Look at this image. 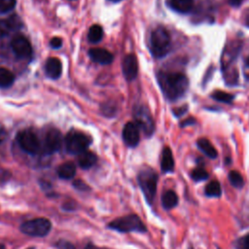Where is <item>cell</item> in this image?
I'll use <instances>...</instances> for the list:
<instances>
[{
	"label": "cell",
	"instance_id": "1",
	"mask_svg": "<svg viewBox=\"0 0 249 249\" xmlns=\"http://www.w3.org/2000/svg\"><path fill=\"white\" fill-rule=\"evenodd\" d=\"M157 78L162 93L169 100H176L187 91L188 79L181 73L160 71Z\"/></svg>",
	"mask_w": 249,
	"mask_h": 249
},
{
	"label": "cell",
	"instance_id": "2",
	"mask_svg": "<svg viewBox=\"0 0 249 249\" xmlns=\"http://www.w3.org/2000/svg\"><path fill=\"white\" fill-rule=\"evenodd\" d=\"M170 49V36L163 27L155 28L150 37V50L153 56L160 58L164 56Z\"/></svg>",
	"mask_w": 249,
	"mask_h": 249
},
{
	"label": "cell",
	"instance_id": "3",
	"mask_svg": "<svg viewBox=\"0 0 249 249\" xmlns=\"http://www.w3.org/2000/svg\"><path fill=\"white\" fill-rule=\"evenodd\" d=\"M138 183L148 203H152L157 192L158 175L149 167L142 169L138 174Z\"/></svg>",
	"mask_w": 249,
	"mask_h": 249
},
{
	"label": "cell",
	"instance_id": "4",
	"mask_svg": "<svg viewBox=\"0 0 249 249\" xmlns=\"http://www.w3.org/2000/svg\"><path fill=\"white\" fill-rule=\"evenodd\" d=\"M65 147L70 154L80 155L87 151V148L90 144V138L84 132L79 130H70L65 136Z\"/></svg>",
	"mask_w": 249,
	"mask_h": 249
},
{
	"label": "cell",
	"instance_id": "5",
	"mask_svg": "<svg viewBox=\"0 0 249 249\" xmlns=\"http://www.w3.org/2000/svg\"><path fill=\"white\" fill-rule=\"evenodd\" d=\"M109 228L121 231V232H129V231H145L146 228L140 218L136 215H127L124 217L118 218L112 221L109 224Z\"/></svg>",
	"mask_w": 249,
	"mask_h": 249
},
{
	"label": "cell",
	"instance_id": "6",
	"mask_svg": "<svg viewBox=\"0 0 249 249\" xmlns=\"http://www.w3.org/2000/svg\"><path fill=\"white\" fill-rule=\"evenodd\" d=\"M134 119L138 128H141L146 136H151L155 130V123L149 108L139 105L134 109Z\"/></svg>",
	"mask_w": 249,
	"mask_h": 249
},
{
	"label": "cell",
	"instance_id": "7",
	"mask_svg": "<svg viewBox=\"0 0 249 249\" xmlns=\"http://www.w3.org/2000/svg\"><path fill=\"white\" fill-rule=\"evenodd\" d=\"M52 229L51 222L46 218H37L24 222L20 226V231L31 236H45Z\"/></svg>",
	"mask_w": 249,
	"mask_h": 249
},
{
	"label": "cell",
	"instance_id": "8",
	"mask_svg": "<svg viewBox=\"0 0 249 249\" xmlns=\"http://www.w3.org/2000/svg\"><path fill=\"white\" fill-rule=\"evenodd\" d=\"M17 141L19 147L26 153L35 155L39 152L41 143L37 135L29 129H23L17 134Z\"/></svg>",
	"mask_w": 249,
	"mask_h": 249
},
{
	"label": "cell",
	"instance_id": "9",
	"mask_svg": "<svg viewBox=\"0 0 249 249\" xmlns=\"http://www.w3.org/2000/svg\"><path fill=\"white\" fill-rule=\"evenodd\" d=\"M11 47L16 55L22 59H30L32 56V47L29 41L22 35H17L13 38Z\"/></svg>",
	"mask_w": 249,
	"mask_h": 249
},
{
	"label": "cell",
	"instance_id": "10",
	"mask_svg": "<svg viewBox=\"0 0 249 249\" xmlns=\"http://www.w3.org/2000/svg\"><path fill=\"white\" fill-rule=\"evenodd\" d=\"M62 138L60 132L55 128H51L47 131L44 138V150L48 154L58 151L61 147Z\"/></svg>",
	"mask_w": 249,
	"mask_h": 249
},
{
	"label": "cell",
	"instance_id": "11",
	"mask_svg": "<svg viewBox=\"0 0 249 249\" xmlns=\"http://www.w3.org/2000/svg\"><path fill=\"white\" fill-rule=\"evenodd\" d=\"M122 70L126 81H132L137 77L138 62L134 54H126L122 63Z\"/></svg>",
	"mask_w": 249,
	"mask_h": 249
},
{
	"label": "cell",
	"instance_id": "12",
	"mask_svg": "<svg viewBox=\"0 0 249 249\" xmlns=\"http://www.w3.org/2000/svg\"><path fill=\"white\" fill-rule=\"evenodd\" d=\"M123 139L124 143L128 147H135L139 143L140 135H139V129L138 126L129 122L126 123L123 128Z\"/></svg>",
	"mask_w": 249,
	"mask_h": 249
},
{
	"label": "cell",
	"instance_id": "13",
	"mask_svg": "<svg viewBox=\"0 0 249 249\" xmlns=\"http://www.w3.org/2000/svg\"><path fill=\"white\" fill-rule=\"evenodd\" d=\"M89 55L94 62L99 64H110L113 61V54L102 48H93L89 51Z\"/></svg>",
	"mask_w": 249,
	"mask_h": 249
},
{
	"label": "cell",
	"instance_id": "14",
	"mask_svg": "<svg viewBox=\"0 0 249 249\" xmlns=\"http://www.w3.org/2000/svg\"><path fill=\"white\" fill-rule=\"evenodd\" d=\"M46 74L52 79H58L62 73V64L57 57H49L45 63Z\"/></svg>",
	"mask_w": 249,
	"mask_h": 249
},
{
	"label": "cell",
	"instance_id": "15",
	"mask_svg": "<svg viewBox=\"0 0 249 249\" xmlns=\"http://www.w3.org/2000/svg\"><path fill=\"white\" fill-rule=\"evenodd\" d=\"M160 167L163 172H172L174 169V159L171 150L168 147H165L162 150Z\"/></svg>",
	"mask_w": 249,
	"mask_h": 249
},
{
	"label": "cell",
	"instance_id": "16",
	"mask_svg": "<svg viewBox=\"0 0 249 249\" xmlns=\"http://www.w3.org/2000/svg\"><path fill=\"white\" fill-rule=\"evenodd\" d=\"M97 160V157L94 153L90 151H85L81 153L78 157V163L80 167L84 169H88L91 167Z\"/></svg>",
	"mask_w": 249,
	"mask_h": 249
},
{
	"label": "cell",
	"instance_id": "17",
	"mask_svg": "<svg viewBox=\"0 0 249 249\" xmlns=\"http://www.w3.org/2000/svg\"><path fill=\"white\" fill-rule=\"evenodd\" d=\"M57 175L61 179H72L76 174V166L73 162H63L57 167Z\"/></svg>",
	"mask_w": 249,
	"mask_h": 249
},
{
	"label": "cell",
	"instance_id": "18",
	"mask_svg": "<svg viewBox=\"0 0 249 249\" xmlns=\"http://www.w3.org/2000/svg\"><path fill=\"white\" fill-rule=\"evenodd\" d=\"M161 204L165 210L172 209L178 204V196L172 190L165 191L161 196Z\"/></svg>",
	"mask_w": 249,
	"mask_h": 249
},
{
	"label": "cell",
	"instance_id": "19",
	"mask_svg": "<svg viewBox=\"0 0 249 249\" xmlns=\"http://www.w3.org/2000/svg\"><path fill=\"white\" fill-rule=\"evenodd\" d=\"M198 149L203 152L208 158L215 159L217 157V151L214 146L206 138H199L196 142Z\"/></svg>",
	"mask_w": 249,
	"mask_h": 249
},
{
	"label": "cell",
	"instance_id": "20",
	"mask_svg": "<svg viewBox=\"0 0 249 249\" xmlns=\"http://www.w3.org/2000/svg\"><path fill=\"white\" fill-rule=\"evenodd\" d=\"M193 0H170L171 8L178 13H188L193 8Z\"/></svg>",
	"mask_w": 249,
	"mask_h": 249
},
{
	"label": "cell",
	"instance_id": "21",
	"mask_svg": "<svg viewBox=\"0 0 249 249\" xmlns=\"http://www.w3.org/2000/svg\"><path fill=\"white\" fill-rule=\"evenodd\" d=\"M15 81L14 74L7 68L0 67V88L6 89L13 85Z\"/></svg>",
	"mask_w": 249,
	"mask_h": 249
},
{
	"label": "cell",
	"instance_id": "22",
	"mask_svg": "<svg viewBox=\"0 0 249 249\" xmlns=\"http://www.w3.org/2000/svg\"><path fill=\"white\" fill-rule=\"evenodd\" d=\"M104 32L102 27L99 24H93L89 27V33H88V39L90 43H98L103 38Z\"/></svg>",
	"mask_w": 249,
	"mask_h": 249
},
{
	"label": "cell",
	"instance_id": "23",
	"mask_svg": "<svg viewBox=\"0 0 249 249\" xmlns=\"http://www.w3.org/2000/svg\"><path fill=\"white\" fill-rule=\"evenodd\" d=\"M204 193L207 196L211 197H218L221 196L222 190H221V185L218 181H211L208 183L205 187Z\"/></svg>",
	"mask_w": 249,
	"mask_h": 249
},
{
	"label": "cell",
	"instance_id": "24",
	"mask_svg": "<svg viewBox=\"0 0 249 249\" xmlns=\"http://www.w3.org/2000/svg\"><path fill=\"white\" fill-rule=\"evenodd\" d=\"M229 181L231 183V185L236 189H240L243 187L244 185V180L241 176V174L235 170H231L229 173Z\"/></svg>",
	"mask_w": 249,
	"mask_h": 249
},
{
	"label": "cell",
	"instance_id": "25",
	"mask_svg": "<svg viewBox=\"0 0 249 249\" xmlns=\"http://www.w3.org/2000/svg\"><path fill=\"white\" fill-rule=\"evenodd\" d=\"M211 97L217 101L224 102V103H231L233 99V95L222 90H214L211 93Z\"/></svg>",
	"mask_w": 249,
	"mask_h": 249
},
{
	"label": "cell",
	"instance_id": "26",
	"mask_svg": "<svg viewBox=\"0 0 249 249\" xmlns=\"http://www.w3.org/2000/svg\"><path fill=\"white\" fill-rule=\"evenodd\" d=\"M192 178L194 181L198 182V181H202L208 178V173L207 171L203 168V167H196L192 171Z\"/></svg>",
	"mask_w": 249,
	"mask_h": 249
},
{
	"label": "cell",
	"instance_id": "27",
	"mask_svg": "<svg viewBox=\"0 0 249 249\" xmlns=\"http://www.w3.org/2000/svg\"><path fill=\"white\" fill-rule=\"evenodd\" d=\"M17 0H0V13L12 11L16 6Z\"/></svg>",
	"mask_w": 249,
	"mask_h": 249
},
{
	"label": "cell",
	"instance_id": "28",
	"mask_svg": "<svg viewBox=\"0 0 249 249\" xmlns=\"http://www.w3.org/2000/svg\"><path fill=\"white\" fill-rule=\"evenodd\" d=\"M234 246L236 249H249V233L238 238Z\"/></svg>",
	"mask_w": 249,
	"mask_h": 249
},
{
	"label": "cell",
	"instance_id": "29",
	"mask_svg": "<svg viewBox=\"0 0 249 249\" xmlns=\"http://www.w3.org/2000/svg\"><path fill=\"white\" fill-rule=\"evenodd\" d=\"M56 246L58 249H75V246L71 242L66 241V240L58 241Z\"/></svg>",
	"mask_w": 249,
	"mask_h": 249
},
{
	"label": "cell",
	"instance_id": "30",
	"mask_svg": "<svg viewBox=\"0 0 249 249\" xmlns=\"http://www.w3.org/2000/svg\"><path fill=\"white\" fill-rule=\"evenodd\" d=\"M114 108H115V105H113V104L105 103L104 105H102V111H103V113H104L105 115H108V114L113 115V113L115 112Z\"/></svg>",
	"mask_w": 249,
	"mask_h": 249
},
{
	"label": "cell",
	"instance_id": "31",
	"mask_svg": "<svg viewBox=\"0 0 249 249\" xmlns=\"http://www.w3.org/2000/svg\"><path fill=\"white\" fill-rule=\"evenodd\" d=\"M50 45L53 48V49H58L62 46V40L61 38L59 37H53L51 42H50Z\"/></svg>",
	"mask_w": 249,
	"mask_h": 249
},
{
	"label": "cell",
	"instance_id": "32",
	"mask_svg": "<svg viewBox=\"0 0 249 249\" xmlns=\"http://www.w3.org/2000/svg\"><path fill=\"white\" fill-rule=\"evenodd\" d=\"M73 186L78 189V190H81V191H86V190H89V187L81 180H75L74 183H73Z\"/></svg>",
	"mask_w": 249,
	"mask_h": 249
},
{
	"label": "cell",
	"instance_id": "33",
	"mask_svg": "<svg viewBox=\"0 0 249 249\" xmlns=\"http://www.w3.org/2000/svg\"><path fill=\"white\" fill-rule=\"evenodd\" d=\"M188 110V105H183L182 107H179V108H176V109H174L173 110V113H174V115L175 116H177V117H180V116H182L186 111Z\"/></svg>",
	"mask_w": 249,
	"mask_h": 249
},
{
	"label": "cell",
	"instance_id": "34",
	"mask_svg": "<svg viewBox=\"0 0 249 249\" xmlns=\"http://www.w3.org/2000/svg\"><path fill=\"white\" fill-rule=\"evenodd\" d=\"M6 137H7V130L4 127V125L0 124V143H2L6 139Z\"/></svg>",
	"mask_w": 249,
	"mask_h": 249
},
{
	"label": "cell",
	"instance_id": "35",
	"mask_svg": "<svg viewBox=\"0 0 249 249\" xmlns=\"http://www.w3.org/2000/svg\"><path fill=\"white\" fill-rule=\"evenodd\" d=\"M196 123V120L194 119V118H188L187 120H185L180 125L182 126V127H184V126H186V125H189V124H194Z\"/></svg>",
	"mask_w": 249,
	"mask_h": 249
},
{
	"label": "cell",
	"instance_id": "36",
	"mask_svg": "<svg viewBox=\"0 0 249 249\" xmlns=\"http://www.w3.org/2000/svg\"><path fill=\"white\" fill-rule=\"evenodd\" d=\"M228 1H229V3H230L231 6L237 7V6H239L244 0H228Z\"/></svg>",
	"mask_w": 249,
	"mask_h": 249
},
{
	"label": "cell",
	"instance_id": "37",
	"mask_svg": "<svg viewBox=\"0 0 249 249\" xmlns=\"http://www.w3.org/2000/svg\"><path fill=\"white\" fill-rule=\"evenodd\" d=\"M245 76L247 79H249V56L245 61Z\"/></svg>",
	"mask_w": 249,
	"mask_h": 249
},
{
	"label": "cell",
	"instance_id": "38",
	"mask_svg": "<svg viewBox=\"0 0 249 249\" xmlns=\"http://www.w3.org/2000/svg\"><path fill=\"white\" fill-rule=\"evenodd\" d=\"M245 23H246V25L249 27V10L247 11V13H246V15H245Z\"/></svg>",
	"mask_w": 249,
	"mask_h": 249
},
{
	"label": "cell",
	"instance_id": "39",
	"mask_svg": "<svg viewBox=\"0 0 249 249\" xmlns=\"http://www.w3.org/2000/svg\"><path fill=\"white\" fill-rule=\"evenodd\" d=\"M108 1H111V2H120L121 0H108Z\"/></svg>",
	"mask_w": 249,
	"mask_h": 249
},
{
	"label": "cell",
	"instance_id": "40",
	"mask_svg": "<svg viewBox=\"0 0 249 249\" xmlns=\"http://www.w3.org/2000/svg\"><path fill=\"white\" fill-rule=\"evenodd\" d=\"M0 249H5V248H4V246H3V245H1V244H0Z\"/></svg>",
	"mask_w": 249,
	"mask_h": 249
},
{
	"label": "cell",
	"instance_id": "41",
	"mask_svg": "<svg viewBox=\"0 0 249 249\" xmlns=\"http://www.w3.org/2000/svg\"><path fill=\"white\" fill-rule=\"evenodd\" d=\"M28 249H33V248H28Z\"/></svg>",
	"mask_w": 249,
	"mask_h": 249
},
{
	"label": "cell",
	"instance_id": "42",
	"mask_svg": "<svg viewBox=\"0 0 249 249\" xmlns=\"http://www.w3.org/2000/svg\"><path fill=\"white\" fill-rule=\"evenodd\" d=\"M190 249H193V248H192V247H191V248H190Z\"/></svg>",
	"mask_w": 249,
	"mask_h": 249
},
{
	"label": "cell",
	"instance_id": "43",
	"mask_svg": "<svg viewBox=\"0 0 249 249\" xmlns=\"http://www.w3.org/2000/svg\"><path fill=\"white\" fill-rule=\"evenodd\" d=\"M71 1H73V0H71Z\"/></svg>",
	"mask_w": 249,
	"mask_h": 249
}]
</instances>
